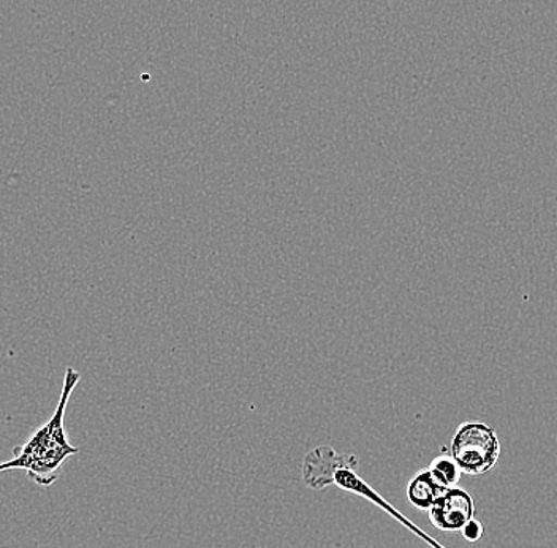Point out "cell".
<instances>
[{"label": "cell", "mask_w": 557, "mask_h": 548, "mask_svg": "<svg viewBox=\"0 0 557 548\" xmlns=\"http://www.w3.org/2000/svg\"><path fill=\"white\" fill-rule=\"evenodd\" d=\"M450 455L466 476H485L499 462V438L483 422H465L453 436Z\"/></svg>", "instance_id": "obj_2"}, {"label": "cell", "mask_w": 557, "mask_h": 548, "mask_svg": "<svg viewBox=\"0 0 557 548\" xmlns=\"http://www.w3.org/2000/svg\"><path fill=\"white\" fill-rule=\"evenodd\" d=\"M447 488L444 485L438 484L434 479L433 474L430 470L421 471L418 473L413 480L410 482L409 488H407V497L412 506L421 511H430L431 506L434 504L435 499L441 497Z\"/></svg>", "instance_id": "obj_5"}, {"label": "cell", "mask_w": 557, "mask_h": 548, "mask_svg": "<svg viewBox=\"0 0 557 548\" xmlns=\"http://www.w3.org/2000/svg\"><path fill=\"white\" fill-rule=\"evenodd\" d=\"M358 460L354 455L337 456L331 447H317L305 459L302 476L306 484L312 488H323L333 484L334 474L341 467L357 466Z\"/></svg>", "instance_id": "obj_4"}, {"label": "cell", "mask_w": 557, "mask_h": 548, "mask_svg": "<svg viewBox=\"0 0 557 548\" xmlns=\"http://www.w3.org/2000/svg\"><path fill=\"white\" fill-rule=\"evenodd\" d=\"M461 532L462 536H465L469 543H476V540L482 539L483 525L479 522V520L472 519L466 523L465 528H462Z\"/></svg>", "instance_id": "obj_7"}, {"label": "cell", "mask_w": 557, "mask_h": 548, "mask_svg": "<svg viewBox=\"0 0 557 548\" xmlns=\"http://www.w3.org/2000/svg\"><path fill=\"white\" fill-rule=\"evenodd\" d=\"M431 474L438 484L444 485L445 488L456 487L462 473L459 470L458 463L455 462L451 455L444 453L437 456L430 466Z\"/></svg>", "instance_id": "obj_6"}, {"label": "cell", "mask_w": 557, "mask_h": 548, "mask_svg": "<svg viewBox=\"0 0 557 548\" xmlns=\"http://www.w3.org/2000/svg\"><path fill=\"white\" fill-rule=\"evenodd\" d=\"M79 379L82 375L75 368L65 369L64 387L54 414L47 424L35 429L23 446L13 450L12 460L5 462L7 470L26 471L27 477L40 487H50L59 479L62 464L79 452L78 447L70 445L65 431V412Z\"/></svg>", "instance_id": "obj_1"}, {"label": "cell", "mask_w": 557, "mask_h": 548, "mask_svg": "<svg viewBox=\"0 0 557 548\" xmlns=\"http://www.w3.org/2000/svg\"><path fill=\"white\" fill-rule=\"evenodd\" d=\"M475 515V502L465 488L450 487L430 509V520L441 532H461Z\"/></svg>", "instance_id": "obj_3"}]
</instances>
